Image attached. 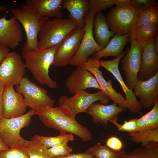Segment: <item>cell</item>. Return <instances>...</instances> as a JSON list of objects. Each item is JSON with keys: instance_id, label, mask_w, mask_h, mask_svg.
I'll use <instances>...</instances> for the list:
<instances>
[{"instance_id": "6da1fadb", "label": "cell", "mask_w": 158, "mask_h": 158, "mask_svg": "<svg viewBox=\"0 0 158 158\" xmlns=\"http://www.w3.org/2000/svg\"><path fill=\"white\" fill-rule=\"evenodd\" d=\"M35 114L46 126L58 130L60 134H75L85 142L92 139V134L88 128L78 123L63 106H42L35 110Z\"/></svg>"}, {"instance_id": "7a4b0ae2", "label": "cell", "mask_w": 158, "mask_h": 158, "mask_svg": "<svg viewBox=\"0 0 158 158\" xmlns=\"http://www.w3.org/2000/svg\"><path fill=\"white\" fill-rule=\"evenodd\" d=\"M61 44L44 49L39 48L27 49L22 48L21 51L26 68L30 71L40 84L46 85L51 89L56 88L57 84L56 81L50 77L49 68Z\"/></svg>"}, {"instance_id": "3957f363", "label": "cell", "mask_w": 158, "mask_h": 158, "mask_svg": "<svg viewBox=\"0 0 158 158\" xmlns=\"http://www.w3.org/2000/svg\"><path fill=\"white\" fill-rule=\"evenodd\" d=\"M11 11L22 24L26 33V41L23 48L38 49V34L49 18L40 16L33 7L26 4H21L19 8H12Z\"/></svg>"}, {"instance_id": "277c9868", "label": "cell", "mask_w": 158, "mask_h": 158, "mask_svg": "<svg viewBox=\"0 0 158 158\" xmlns=\"http://www.w3.org/2000/svg\"><path fill=\"white\" fill-rule=\"evenodd\" d=\"M140 15L139 11L131 5L116 6L105 17L109 30L115 35H122L134 33Z\"/></svg>"}, {"instance_id": "5b68a950", "label": "cell", "mask_w": 158, "mask_h": 158, "mask_svg": "<svg viewBox=\"0 0 158 158\" xmlns=\"http://www.w3.org/2000/svg\"><path fill=\"white\" fill-rule=\"evenodd\" d=\"M77 27L76 23L68 18H55L48 20L38 34V48L46 49L60 44Z\"/></svg>"}, {"instance_id": "8992f818", "label": "cell", "mask_w": 158, "mask_h": 158, "mask_svg": "<svg viewBox=\"0 0 158 158\" xmlns=\"http://www.w3.org/2000/svg\"><path fill=\"white\" fill-rule=\"evenodd\" d=\"M35 115V110L31 109L18 117L0 118V136L9 147L18 144L26 148L29 144L30 140L23 139L20 136V132L22 128L30 124L32 117Z\"/></svg>"}, {"instance_id": "52a82bcc", "label": "cell", "mask_w": 158, "mask_h": 158, "mask_svg": "<svg viewBox=\"0 0 158 158\" xmlns=\"http://www.w3.org/2000/svg\"><path fill=\"white\" fill-rule=\"evenodd\" d=\"M110 99L109 96L101 90L93 93L85 91L79 92L72 97L62 95L58 99V104L59 106L65 107L75 117L78 113H87L88 108L94 103L99 101L102 104L107 105Z\"/></svg>"}, {"instance_id": "ba28073f", "label": "cell", "mask_w": 158, "mask_h": 158, "mask_svg": "<svg viewBox=\"0 0 158 158\" xmlns=\"http://www.w3.org/2000/svg\"><path fill=\"white\" fill-rule=\"evenodd\" d=\"M16 90L23 96L25 105L35 111L42 106L52 107L55 102L47 95V90L31 81L26 76L16 85Z\"/></svg>"}, {"instance_id": "9c48e42d", "label": "cell", "mask_w": 158, "mask_h": 158, "mask_svg": "<svg viewBox=\"0 0 158 158\" xmlns=\"http://www.w3.org/2000/svg\"><path fill=\"white\" fill-rule=\"evenodd\" d=\"M130 49L126 51L124 58L121 59L125 77V84L133 90L138 81V76L141 67L142 54V45L130 37Z\"/></svg>"}, {"instance_id": "30bf717a", "label": "cell", "mask_w": 158, "mask_h": 158, "mask_svg": "<svg viewBox=\"0 0 158 158\" xmlns=\"http://www.w3.org/2000/svg\"><path fill=\"white\" fill-rule=\"evenodd\" d=\"M95 15L89 12L85 17V33L77 52L69 63L71 66H83L90 55L103 49L97 43L93 35Z\"/></svg>"}, {"instance_id": "8fae6325", "label": "cell", "mask_w": 158, "mask_h": 158, "mask_svg": "<svg viewBox=\"0 0 158 158\" xmlns=\"http://www.w3.org/2000/svg\"><path fill=\"white\" fill-rule=\"evenodd\" d=\"M85 29V26L77 27L66 37L56 52L51 66L63 67L69 64L79 48Z\"/></svg>"}, {"instance_id": "7c38bea8", "label": "cell", "mask_w": 158, "mask_h": 158, "mask_svg": "<svg viewBox=\"0 0 158 158\" xmlns=\"http://www.w3.org/2000/svg\"><path fill=\"white\" fill-rule=\"evenodd\" d=\"M25 63L15 51L9 52L0 65V78L6 84L17 85L25 75Z\"/></svg>"}, {"instance_id": "4fadbf2b", "label": "cell", "mask_w": 158, "mask_h": 158, "mask_svg": "<svg viewBox=\"0 0 158 158\" xmlns=\"http://www.w3.org/2000/svg\"><path fill=\"white\" fill-rule=\"evenodd\" d=\"M99 60L92 57L88 58L83 66L95 77L101 87L102 91L109 96L114 103L120 107L127 109L125 98L120 92H117L114 89L111 80L107 81L104 78L102 71L99 69L100 67Z\"/></svg>"}, {"instance_id": "5bb4252c", "label": "cell", "mask_w": 158, "mask_h": 158, "mask_svg": "<svg viewBox=\"0 0 158 158\" xmlns=\"http://www.w3.org/2000/svg\"><path fill=\"white\" fill-rule=\"evenodd\" d=\"M126 53V51H124L121 55L112 60L104 61L100 60L99 63L100 66L104 67L111 73L119 83L125 94L127 108L129 111L133 113H138L141 111L142 107L133 92L129 90L126 86L118 68L119 61L124 56Z\"/></svg>"}, {"instance_id": "9a60e30c", "label": "cell", "mask_w": 158, "mask_h": 158, "mask_svg": "<svg viewBox=\"0 0 158 158\" xmlns=\"http://www.w3.org/2000/svg\"><path fill=\"white\" fill-rule=\"evenodd\" d=\"M65 86L73 95L89 88L102 90L95 77L83 65L77 67L72 71L66 81Z\"/></svg>"}, {"instance_id": "2e32d148", "label": "cell", "mask_w": 158, "mask_h": 158, "mask_svg": "<svg viewBox=\"0 0 158 158\" xmlns=\"http://www.w3.org/2000/svg\"><path fill=\"white\" fill-rule=\"evenodd\" d=\"M23 39V32L19 22L14 16L7 19L0 18V43L9 48L18 47Z\"/></svg>"}, {"instance_id": "e0dca14e", "label": "cell", "mask_w": 158, "mask_h": 158, "mask_svg": "<svg viewBox=\"0 0 158 158\" xmlns=\"http://www.w3.org/2000/svg\"><path fill=\"white\" fill-rule=\"evenodd\" d=\"M153 40L145 41L142 44L141 64L138 76V80H147L158 72V54L154 48Z\"/></svg>"}, {"instance_id": "ac0fdd59", "label": "cell", "mask_w": 158, "mask_h": 158, "mask_svg": "<svg viewBox=\"0 0 158 158\" xmlns=\"http://www.w3.org/2000/svg\"><path fill=\"white\" fill-rule=\"evenodd\" d=\"M2 98L4 107V118H9L25 114L27 107L24 103L23 96L15 91L13 86L6 85Z\"/></svg>"}, {"instance_id": "d6986e66", "label": "cell", "mask_w": 158, "mask_h": 158, "mask_svg": "<svg viewBox=\"0 0 158 158\" xmlns=\"http://www.w3.org/2000/svg\"><path fill=\"white\" fill-rule=\"evenodd\" d=\"M133 89L135 95L140 99L139 102L142 108L153 107L158 99V72L147 80H138Z\"/></svg>"}, {"instance_id": "ffe728a7", "label": "cell", "mask_w": 158, "mask_h": 158, "mask_svg": "<svg viewBox=\"0 0 158 158\" xmlns=\"http://www.w3.org/2000/svg\"><path fill=\"white\" fill-rule=\"evenodd\" d=\"M117 105L114 103L108 105L96 102L89 107L87 113L92 117L93 123L99 124L106 127L107 126L109 120L115 119L120 113L126 111L127 109Z\"/></svg>"}, {"instance_id": "44dd1931", "label": "cell", "mask_w": 158, "mask_h": 158, "mask_svg": "<svg viewBox=\"0 0 158 158\" xmlns=\"http://www.w3.org/2000/svg\"><path fill=\"white\" fill-rule=\"evenodd\" d=\"M61 6L68 11V18L74 21L78 28L84 27L85 17L90 12L88 0H63Z\"/></svg>"}, {"instance_id": "7402d4cb", "label": "cell", "mask_w": 158, "mask_h": 158, "mask_svg": "<svg viewBox=\"0 0 158 158\" xmlns=\"http://www.w3.org/2000/svg\"><path fill=\"white\" fill-rule=\"evenodd\" d=\"M63 0H27L26 4L33 7L43 17L61 18L63 14Z\"/></svg>"}, {"instance_id": "603a6c76", "label": "cell", "mask_w": 158, "mask_h": 158, "mask_svg": "<svg viewBox=\"0 0 158 158\" xmlns=\"http://www.w3.org/2000/svg\"><path fill=\"white\" fill-rule=\"evenodd\" d=\"M93 27V33L96 42L103 48H104L114 34L109 30L105 17L102 11L95 14Z\"/></svg>"}, {"instance_id": "cb8c5ba5", "label": "cell", "mask_w": 158, "mask_h": 158, "mask_svg": "<svg viewBox=\"0 0 158 158\" xmlns=\"http://www.w3.org/2000/svg\"><path fill=\"white\" fill-rule=\"evenodd\" d=\"M130 38V34L115 35L105 47L94 54L92 57L99 60L101 58L109 56L117 57L124 52L123 49Z\"/></svg>"}, {"instance_id": "d4e9b609", "label": "cell", "mask_w": 158, "mask_h": 158, "mask_svg": "<svg viewBox=\"0 0 158 158\" xmlns=\"http://www.w3.org/2000/svg\"><path fill=\"white\" fill-rule=\"evenodd\" d=\"M152 109L140 118H137V132L158 128V99L154 102Z\"/></svg>"}, {"instance_id": "484cf974", "label": "cell", "mask_w": 158, "mask_h": 158, "mask_svg": "<svg viewBox=\"0 0 158 158\" xmlns=\"http://www.w3.org/2000/svg\"><path fill=\"white\" fill-rule=\"evenodd\" d=\"M74 140V137L73 134L60 133L58 136L52 137L35 135L32 138L31 140L34 143L41 145L48 149L66 142L73 141Z\"/></svg>"}, {"instance_id": "4316f807", "label": "cell", "mask_w": 158, "mask_h": 158, "mask_svg": "<svg viewBox=\"0 0 158 158\" xmlns=\"http://www.w3.org/2000/svg\"><path fill=\"white\" fill-rule=\"evenodd\" d=\"M121 158H158V143L151 142L147 145L125 153Z\"/></svg>"}, {"instance_id": "83f0119b", "label": "cell", "mask_w": 158, "mask_h": 158, "mask_svg": "<svg viewBox=\"0 0 158 158\" xmlns=\"http://www.w3.org/2000/svg\"><path fill=\"white\" fill-rule=\"evenodd\" d=\"M128 139L133 142L141 143L142 146L151 142H158V128L128 133Z\"/></svg>"}, {"instance_id": "f1b7e54d", "label": "cell", "mask_w": 158, "mask_h": 158, "mask_svg": "<svg viewBox=\"0 0 158 158\" xmlns=\"http://www.w3.org/2000/svg\"><path fill=\"white\" fill-rule=\"evenodd\" d=\"M158 24H147L138 28L134 34L130 37L135 39L140 44L147 41L152 40L157 33Z\"/></svg>"}, {"instance_id": "f546056e", "label": "cell", "mask_w": 158, "mask_h": 158, "mask_svg": "<svg viewBox=\"0 0 158 158\" xmlns=\"http://www.w3.org/2000/svg\"><path fill=\"white\" fill-rule=\"evenodd\" d=\"M86 151L96 158H121L126 153L123 151L112 150L99 142L88 148Z\"/></svg>"}, {"instance_id": "4dcf8cb0", "label": "cell", "mask_w": 158, "mask_h": 158, "mask_svg": "<svg viewBox=\"0 0 158 158\" xmlns=\"http://www.w3.org/2000/svg\"><path fill=\"white\" fill-rule=\"evenodd\" d=\"M150 23L158 24V6L157 4L152 6L146 10L140 12L139 19L135 30L139 27L145 25Z\"/></svg>"}, {"instance_id": "1f68e13d", "label": "cell", "mask_w": 158, "mask_h": 158, "mask_svg": "<svg viewBox=\"0 0 158 158\" xmlns=\"http://www.w3.org/2000/svg\"><path fill=\"white\" fill-rule=\"evenodd\" d=\"M0 158H30L26 148L16 144L0 151Z\"/></svg>"}, {"instance_id": "d6a6232c", "label": "cell", "mask_w": 158, "mask_h": 158, "mask_svg": "<svg viewBox=\"0 0 158 158\" xmlns=\"http://www.w3.org/2000/svg\"><path fill=\"white\" fill-rule=\"evenodd\" d=\"M30 141L26 147L30 158H51L47 154V149L45 146Z\"/></svg>"}, {"instance_id": "836d02e7", "label": "cell", "mask_w": 158, "mask_h": 158, "mask_svg": "<svg viewBox=\"0 0 158 158\" xmlns=\"http://www.w3.org/2000/svg\"><path fill=\"white\" fill-rule=\"evenodd\" d=\"M115 4V0H90L88 6L90 12L95 14Z\"/></svg>"}, {"instance_id": "e575fe53", "label": "cell", "mask_w": 158, "mask_h": 158, "mask_svg": "<svg viewBox=\"0 0 158 158\" xmlns=\"http://www.w3.org/2000/svg\"><path fill=\"white\" fill-rule=\"evenodd\" d=\"M118 119L119 118L117 117L114 119L109 120V121L114 125L119 131L128 133L137 132V118L130 119L128 121H125L122 124L118 122L117 121Z\"/></svg>"}, {"instance_id": "d590c367", "label": "cell", "mask_w": 158, "mask_h": 158, "mask_svg": "<svg viewBox=\"0 0 158 158\" xmlns=\"http://www.w3.org/2000/svg\"><path fill=\"white\" fill-rule=\"evenodd\" d=\"M73 149L68 145L66 142L60 145L47 149V152L51 158L63 156L70 154Z\"/></svg>"}, {"instance_id": "8d00e7d4", "label": "cell", "mask_w": 158, "mask_h": 158, "mask_svg": "<svg viewBox=\"0 0 158 158\" xmlns=\"http://www.w3.org/2000/svg\"><path fill=\"white\" fill-rule=\"evenodd\" d=\"M106 146L112 150L117 151H121L123 147L122 141L115 136L110 137L107 139L106 142Z\"/></svg>"}, {"instance_id": "74e56055", "label": "cell", "mask_w": 158, "mask_h": 158, "mask_svg": "<svg viewBox=\"0 0 158 158\" xmlns=\"http://www.w3.org/2000/svg\"><path fill=\"white\" fill-rule=\"evenodd\" d=\"M157 4L155 0H131V5L140 12Z\"/></svg>"}, {"instance_id": "f35d334b", "label": "cell", "mask_w": 158, "mask_h": 158, "mask_svg": "<svg viewBox=\"0 0 158 158\" xmlns=\"http://www.w3.org/2000/svg\"><path fill=\"white\" fill-rule=\"evenodd\" d=\"M52 158H96L93 155L87 151L81 153L69 154L68 155Z\"/></svg>"}, {"instance_id": "ab89813d", "label": "cell", "mask_w": 158, "mask_h": 158, "mask_svg": "<svg viewBox=\"0 0 158 158\" xmlns=\"http://www.w3.org/2000/svg\"><path fill=\"white\" fill-rule=\"evenodd\" d=\"M9 52V48L0 43V63Z\"/></svg>"}, {"instance_id": "60d3db41", "label": "cell", "mask_w": 158, "mask_h": 158, "mask_svg": "<svg viewBox=\"0 0 158 158\" xmlns=\"http://www.w3.org/2000/svg\"><path fill=\"white\" fill-rule=\"evenodd\" d=\"M131 0H115L116 6H124L131 5Z\"/></svg>"}, {"instance_id": "b9f144b4", "label": "cell", "mask_w": 158, "mask_h": 158, "mask_svg": "<svg viewBox=\"0 0 158 158\" xmlns=\"http://www.w3.org/2000/svg\"><path fill=\"white\" fill-rule=\"evenodd\" d=\"M4 107L2 96H0V118L3 117Z\"/></svg>"}, {"instance_id": "7bdbcfd3", "label": "cell", "mask_w": 158, "mask_h": 158, "mask_svg": "<svg viewBox=\"0 0 158 158\" xmlns=\"http://www.w3.org/2000/svg\"><path fill=\"white\" fill-rule=\"evenodd\" d=\"M6 84L0 78V96H2Z\"/></svg>"}, {"instance_id": "ee69618b", "label": "cell", "mask_w": 158, "mask_h": 158, "mask_svg": "<svg viewBox=\"0 0 158 158\" xmlns=\"http://www.w3.org/2000/svg\"><path fill=\"white\" fill-rule=\"evenodd\" d=\"M153 46L156 52L158 54V34L156 35L153 40Z\"/></svg>"}, {"instance_id": "f6af8a7d", "label": "cell", "mask_w": 158, "mask_h": 158, "mask_svg": "<svg viewBox=\"0 0 158 158\" xmlns=\"http://www.w3.org/2000/svg\"><path fill=\"white\" fill-rule=\"evenodd\" d=\"M9 148V147L4 142L0 136V151L6 150Z\"/></svg>"}, {"instance_id": "bcb514c9", "label": "cell", "mask_w": 158, "mask_h": 158, "mask_svg": "<svg viewBox=\"0 0 158 158\" xmlns=\"http://www.w3.org/2000/svg\"><path fill=\"white\" fill-rule=\"evenodd\" d=\"M7 8L6 6L0 5V13L6 11Z\"/></svg>"}]
</instances>
